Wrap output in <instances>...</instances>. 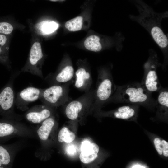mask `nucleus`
<instances>
[{
    "instance_id": "9d476101",
    "label": "nucleus",
    "mask_w": 168,
    "mask_h": 168,
    "mask_svg": "<svg viewBox=\"0 0 168 168\" xmlns=\"http://www.w3.org/2000/svg\"><path fill=\"white\" fill-rule=\"evenodd\" d=\"M43 60L44 55L41 45L39 42L35 41L32 45L28 60L21 71L29 72L43 79L42 67Z\"/></svg>"
},
{
    "instance_id": "b1692460",
    "label": "nucleus",
    "mask_w": 168,
    "mask_h": 168,
    "mask_svg": "<svg viewBox=\"0 0 168 168\" xmlns=\"http://www.w3.org/2000/svg\"><path fill=\"white\" fill-rule=\"evenodd\" d=\"M13 30V26L10 23L4 21L0 22V34L8 35Z\"/></svg>"
},
{
    "instance_id": "0eeeda50",
    "label": "nucleus",
    "mask_w": 168,
    "mask_h": 168,
    "mask_svg": "<svg viewBox=\"0 0 168 168\" xmlns=\"http://www.w3.org/2000/svg\"><path fill=\"white\" fill-rule=\"evenodd\" d=\"M94 101V91L90 90L77 99L70 101L66 105L65 113L72 121L80 120L84 117Z\"/></svg>"
},
{
    "instance_id": "6ab92c4d",
    "label": "nucleus",
    "mask_w": 168,
    "mask_h": 168,
    "mask_svg": "<svg viewBox=\"0 0 168 168\" xmlns=\"http://www.w3.org/2000/svg\"><path fill=\"white\" fill-rule=\"evenodd\" d=\"M59 26V24L54 21H45L37 24L35 26V29L38 33L43 35H46L55 31L58 29Z\"/></svg>"
},
{
    "instance_id": "dca6fc26",
    "label": "nucleus",
    "mask_w": 168,
    "mask_h": 168,
    "mask_svg": "<svg viewBox=\"0 0 168 168\" xmlns=\"http://www.w3.org/2000/svg\"><path fill=\"white\" fill-rule=\"evenodd\" d=\"M74 86L77 89L85 93L90 90L92 82L91 73L83 67H79L75 73Z\"/></svg>"
},
{
    "instance_id": "6e6552de",
    "label": "nucleus",
    "mask_w": 168,
    "mask_h": 168,
    "mask_svg": "<svg viewBox=\"0 0 168 168\" xmlns=\"http://www.w3.org/2000/svg\"><path fill=\"white\" fill-rule=\"evenodd\" d=\"M16 76H12L9 82L0 91V115L3 118L21 121L23 116L14 111L15 99L13 82Z\"/></svg>"
},
{
    "instance_id": "7ed1b4c3",
    "label": "nucleus",
    "mask_w": 168,
    "mask_h": 168,
    "mask_svg": "<svg viewBox=\"0 0 168 168\" xmlns=\"http://www.w3.org/2000/svg\"><path fill=\"white\" fill-rule=\"evenodd\" d=\"M58 123L54 116L47 119L38 124L35 128L36 134L40 143L35 156L40 158H44L48 154L50 145L55 140Z\"/></svg>"
},
{
    "instance_id": "f257e3e1",
    "label": "nucleus",
    "mask_w": 168,
    "mask_h": 168,
    "mask_svg": "<svg viewBox=\"0 0 168 168\" xmlns=\"http://www.w3.org/2000/svg\"><path fill=\"white\" fill-rule=\"evenodd\" d=\"M137 7L139 14L136 16L129 15L130 19L136 21L149 33L152 38L160 47L164 56L166 66L167 57L168 39L164 32L161 26L162 20L168 17V12L158 13L154 11L143 1H133Z\"/></svg>"
},
{
    "instance_id": "f8f14e48",
    "label": "nucleus",
    "mask_w": 168,
    "mask_h": 168,
    "mask_svg": "<svg viewBox=\"0 0 168 168\" xmlns=\"http://www.w3.org/2000/svg\"><path fill=\"white\" fill-rule=\"evenodd\" d=\"M55 107L43 104L32 107L25 113L24 117L31 123L39 124L53 115Z\"/></svg>"
},
{
    "instance_id": "f3484780",
    "label": "nucleus",
    "mask_w": 168,
    "mask_h": 168,
    "mask_svg": "<svg viewBox=\"0 0 168 168\" xmlns=\"http://www.w3.org/2000/svg\"><path fill=\"white\" fill-rule=\"evenodd\" d=\"M82 147L79 155L81 162L84 166H89L97 159L99 152V147L95 143H87Z\"/></svg>"
},
{
    "instance_id": "20e7f679",
    "label": "nucleus",
    "mask_w": 168,
    "mask_h": 168,
    "mask_svg": "<svg viewBox=\"0 0 168 168\" xmlns=\"http://www.w3.org/2000/svg\"><path fill=\"white\" fill-rule=\"evenodd\" d=\"M16 137L37 139L35 128L21 121L4 118L0 119V143Z\"/></svg>"
},
{
    "instance_id": "423d86ee",
    "label": "nucleus",
    "mask_w": 168,
    "mask_h": 168,
    "mask_svg": "<svg viewBox=\"0 0 168 168\" xmlns=\"http://www.w3.org/2000/svg\"><path fill=\"white\" fill-rule=\"evenodd\" d=\"M160 64L156 52L152 49L150 50L148 59L144 64V74L141 83L151 94L159 91L162 88L157 73Z\"/></svg>"
},
{
    "instance_id": "ddd939ff",
    "label": "nucleus",
    "mask_w": 168,
    "mask_h": 168,
    "mask_svg": "<svg viewBox=\"0 0 168 168\" xmlns=\"http://www.w3.org/2000/svg\"><path fill=\"white\" fill-rule=\"evenodd\" d=\"M24 142L19 141L7 145L0 144V168H9L12 158L25 146Z\"/></svg>"
},
{
    "instance_id": "4468645a",
    "label": "nucleus",
    "mask_w": 168,
    "mask_h": 168,
    "mask_svg": "<svg viewBox=\"0 0 168 168\" xmlns=\"http://www.w3.org/2000/svg\"><path fill=\"white\" fill-rule=\"evenodd\" d=\"M74 74L73 66L71 65L67 64L54 74L48 75L45 80L51 86L64 84L72 82Z\"/></svg>"
},
{
    "instance_id": "39448f33",
    "label": "nucleus",
    "mask_w": 168,
    "mask_h": 168,
    "mask_svg": "<svg viewBox=\"0 0 168 168\" xmlns=\"http://www.w3.org/2000/svg\"><path fill=\"white\" fill-rule=\"evenodd\" d=\"M116 86L109 71L102 70L98 74L94 90V105H101L108 102L114 93Z\"/></svg>"
},
{
    "instance_id": "4be33fe9",
    "label": "nucleus",
    "mask_w": 168,
    "mask_h": 168,
    "mask_svg": "<svg viewBox=\"0 0 168 168\" xmlns=\"http://www.w3.org/2000/svg\"><path fill=\"white\" fill-rule=\"evenodd\" d=\"M155 148L158 153L165 157H168V142L166 140L156 137L153 139Z\"/></svg>"
},
{
    "instance_id": "393cba45",
    "label": "nucleus",
    "mask_w": 168,
    "mask_h": 168,
    "mask_svg": "<svg viewBox=\"0 0 168 168\" xmlns=\"http://www.w3.org/2000/svg\"><path fill=\"white\" fill-rule=\"evenodd\" d=\"M8 35L0 34V46L6 52L8 53L9 39Z\"/></svg>"
},
{
    "instance_id": "9b49d317",
    "label": "nucleus",
    "mask_w": 168,
    "mask_h": 168,
    "mask_svg": "<svg viewBox=\"0 0 168 168\" xmlns=\"http://www.w3.org/2000/svg\"><path fill=\"white\" fill-rule=\"evenodd\" d=\"M43 90L32 86L23 89L17 94L15 104L18 109L22 111L28 110L29 104L40 99Z\"/></svg>"
},
{
    "instance_id": "f03ea898",
    "label": "nucleus",
    "mask_w": 168,
    "mask_h": 168,
    "mask_svg": "<svg viewBox=\"0 0 168 168\" xmlns=\"http://www.w3.org/2000/svg\"><path fill=\"white\" fill-rule=\"evenodd\" d=\"M108 102L125 103L150 108L155 107L156 104V100L151 94L139 83L116 86L114 93Z\"/></svg>"
},
{
    "instance_id": "1a4fd4ad",
    "label": "nucleus",
    "mask_w": 168,
    "mask_h": 168,
    "mask_svg": "<svg viewBox=\"0 0 168 168\" xmlns=\"http://www.w3.org/2000/svg\"><path fill=\"white\" fill-rule=\"evenodd\" d=\"M71 82L44 89L40 100L43 104L55 107L67 104L71 99L69 96Z\"/></svg>"
},
{
    "instance_id": "2eb2a0df",
    "label": "nucleus",
    "mask_w": 168,
    "mask_h": 168,
    "mask_svg": "<svg viewBox=\"0 0 168 168\" xmlns=\"http://www.w3.org/2000/svg\"><path fill=\"white\" fill-rule=\"evenodd\" d=\"M139 108L138 105L128 104L119 107L107 112L106 114L118 119L136 121L138 116Z\"/></svg>"
},
{
    "instance_id": "aec40b11",
    "label": "nucleus",
    "mask_w": 168,
    "mask_h": 168,
    "mask_svg": "<svg viewBox=\"0 0 168 168\" xmlns=\"http://www.w3.org/2000/svg\"><path fill=\"white\" fill-rule=\"evenodd\" d=\"M100 37L96 35H92L88 37L85 40L84 45L88 50L99 52L102 49Z\"/></svg>"
},
{
    "instance_id": "412c9836",
    "label": "nucleus",
    "mask_w": 168,
    "mask_h": 168,
    "mask_svg": "<svg viewBox=\"0 0 168 168\" xmlns=\"http://www.w3.org/2000/svg\"><path fill=\"white\" fill-rule=\"evenodd\" d=\"M75 134L66 127H63L59 131L57 136L58 142L60 143H70L75 139Z\"/></svg>"
},
{
    "instance_id": "a878e982",
    "label": "nucleus",
    "mask_w": 168,
    "mask_h": 168,
    "mask_svg": "<svg viewBox=\"0 0 168 168\" xmlns=\"http://www.w3.org/2000/svg\"><path fill=\"white\" fill-rule=\"evenodd\" d=\"M9 62L8 53L4 51L0 46V62L7 64Z\"/></svg>"
},
{
    "instance_id": "5701e85b",
    "label": "nucleus",
    "mask_w": 168,
    "mask_h": 168,
    "mask_svg": "<svg viewBox=\"0 0 168 168\" xmlns=\"http://www.w3.org/2000/svg\"><path fill=\"white\" fill-rule=\"evenodd\" d=\"M82 24V17L78 16L67 21L65 26L66 28L69 31H76L81 29Z\"/></svg>"
},
{
    "instance_id": "a211bd4d",
    "label": "nucleus",
    "mask_w": 168,
    "mask_h": 168,
    "mask_svg": "<svg viewBox=\"0 0 168 168\" xmlns=\"http://www.w3.org/2000/svg\"><path fill=\"white\" fill-rule=\"evenodd\" d=\"M156 100L157 115L161 119H167L168 112V91L167 88H161L158 91Z\"/></svg>"
}]
</instances>
